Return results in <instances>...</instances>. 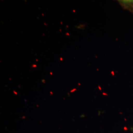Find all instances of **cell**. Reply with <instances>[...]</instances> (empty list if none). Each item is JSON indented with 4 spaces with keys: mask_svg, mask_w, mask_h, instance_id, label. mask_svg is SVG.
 Here are the masks:
<instances>
[{
    "mask_svg": "<svg viewBox=\"0 0 133 133\" xmlns=\"http://www.w3.org/2000/svg\"><path fill=\"white\" fill-rule=\"evenodd\" d=\"M120 5L124 8L125 9H128L129 10L133 13V1H119Z\"/></svg>",
    "mask_w": 133,
    "mask_h": 133,
    "instance_id": "1",
    "label": "cell"
},
{
    "mask_svg": "<svg viewBox=\"0 0 133 133\" xmlns=\"http://www.w3.org/2000/svg\"><path fill=\"white\" fill-rule=\"evenodd\" d=\"M37 66L36 65H33V66H32V67H33V68H36Z\"/></svg>",
    "mask_w": 133,
    "mask_h": 133,
    "instance_id": "2",
    "label": "cell"
},
{
    "mask_svg": "<svg viewBox=\"0 0 133 133\" xmlns=\"http://www.w3.org/2000/svg\"><path fill=\"white\" fill-rule=\"evenodd\" d=\"M66 36H70V34L68 33H66Z\"/></svg>",
    "mask_w": 133,
    "mask_h": 133,
    "instance_id": "3",
    "label": "cell"
},
{
    "mask_svg": "<svg viewBox=\"0 0 133 133\" xmlns=\"http://www.w3.org/2000/svg\"><path fill=\"white\" fill-rule=\"evenodd\" d=\"M60 60H61V61H63V59H62V57H61V58H60Z\"/></svg>",
    "mask_w": 133,
    "mask_h": 133,
    "instance_id": "4",
    "label": "cell"
},
{
    "mask_svg": "<svg viewBox=\"0 0 133 133\" xmlns=\"http://www.w3.org/2000/svg\"><path fill=\"white\" fill-rule=\"evenodd\" d=\"M50 75H52L53 74L52 72H50Z\"/></svg>",
    "mask_w": 133,
    "mask_h": 133,
    "instance_id": "5",
    "label": "cell"
},
{
    "mask_svg": "<svg viewBox=\"0 0 133 133\" xmlns=\"http://www.w3.org/2000/svg\"><path fill=\"white\" fill-rule=\"evenodd\" d=\"M36 61L38 62V59H36Z\"/></svg>",
    "mask_w": 133,
    "mask_h": 133,
    "instance_id": "6",
    "label": "cell"
},
{
    "mask_svg": "<svg viewBox=\"0 0 133 133\" xmlns=\"http://www.w3.org/2000/svg\"><path fill=\"white\" fill-rule=\"evenodd\" d=\"M44 25H47V24H45V23H44Z\"/></svg>",
    "mask_w": 133,
    "mask_h": 133,
    "instance_id": "7",
    "label": "cell"
}]
</instances>
